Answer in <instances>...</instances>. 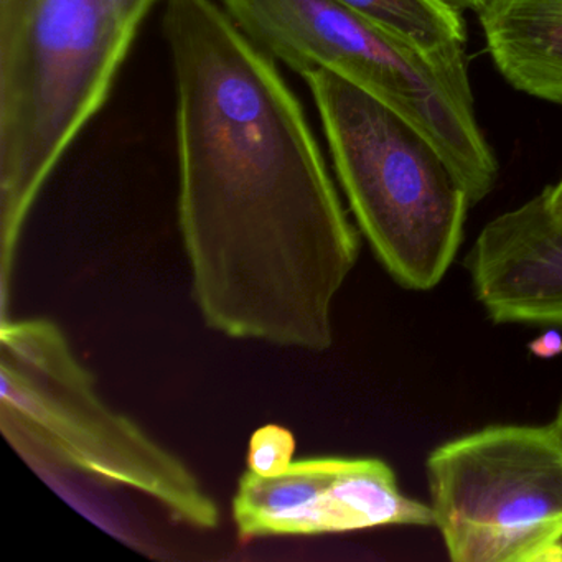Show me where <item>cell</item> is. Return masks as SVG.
Listing matches in <instances>:
<instances>
[{
	"label": "cell",
	"mask_w": 562,
	"mask_h": 562,
	"mask_svg": "<svg viewBox=\"0 0 562 562\" xmlns=\"http://www.w3.org/2000/svg\"><path fill=\"white\" fill-rule=\"evenodd\" d=\"M164 34L179 225L203 321L238 340L327 351L360 236L297 98L212 0H167Z\"/></svg>",
	"instance_id": "1"
},
{
	"label": "cell",
	"mask_w": 562,
	"mask_h": 562,
	"mask_svg": "<svg viewBox=\"0 0 562 562\" xmlns=\"http://www.w3.org/2000/svg\"><path fill=\"white\" fill-rule=\"evenodd\" d=\"M156 2L0 0L2 314L29 215L68 147L108 100Z\"/></svg>",
	"instance_id": "2"
},
{
	"label": "cell",
	"mask_w": 562,
	"mask_h": 562,
	"mask_svg": "<svg viewBox=\"0 0 562 562\" xmlns=\"http://www.w3.org/2000/svg\"><path fill=\"white\" fill-rule=\"evenodd\" d=\"M0 383L2 432L35 469L126 486L183 525L218 528V505L195 472L101 397L57 322L2 321Z\"/></svg>",
	"instance_id": "3"
},
{
	"label": "cell",
	"mask_w": 562,
	"mask_h": 562,
	"mask_svg": "<svg viewBox=\"0 0 562 562\" xmlns=\"http://www.w3.org/2000/svg\"><path fill=\"white\" fill-rule=\"evenodd\" d=\"M229 18L262 50L297 74L328 70L357 85L416 127L482 202L498 164L470 85L465 48L426 54L335 0H222Z\"/></svg>",
	"instance_id": "4"
},
{
	"label": "cell",
	"mask_w": 562,
	"mask_h": 562,
	"mask_svg": "<svg viewBox=\"0 0 562 562\" xmlns=\"http://www.w3.org/2000/svg\"><path fill=\"white\" fill-rule=\"evenodd\" d=\"M358 228L387 274L430 291L452 266L470 200L439 150L404 117L328 70L301 75Z\"/></svg>",
	"instance_id": "5"
},
{
	"label": "cell",
	"mask_w": 562,
	"mask_h": 562,
	"mask_svg": "<svg viewBox=\"0 0 562 562\" xmlns=\"http://www.w3.org/2000/svg\"><path fill=\"white\" fill-rule=\"evenodd\" d=\"M430 509L453 562L562 561V442L552 424H499L427 457Z\"/></svg>",
	"instance_id": "6"
},
{
	"label": "cell",
	"mask_w": 562,
	"mask_h": 562,
	"mask_svg": "<svg viewBox=\"0 0 562 562\" xmlns=\"http://www.w3.org/2000/svg\"><path fill=\"white\" fill-rule=\"evenodd\" d=\"M232 515L243 539L434 526L430 505L406 495L394 470L374 457H311L274 476L248 469Z\"/></svg>",
	"instance_id": "7"
},
{
	"label": "cell",
	"mask_w": 562,
	"mask_h": 562,
	"mask_svg": "<svg viewBox=\"0 0 562 562\" xmlns=\"http://www.w3.org/2000/svg\"><path fill=\"white\" fill-rule=\"evenodd\" d=\"M465 268L476 301L496 324L562 328V225L544 192L492 220Z\"/></svg>",
	"instance_id": "8"
},
{
	"label": "cell",
	"mask_w": 562,
	"mask_h": 562,
	"mask_svg": "<svg viewBox=\"0 0 562 562\" xmlns=\"http://www.w3.org/2000/svg\"><path fill=\"white\" fill-rule=\"evenodd\" d=\"M486 48L515 90L562 104V0H486Z\"/></svg>",
	"instance_id": "9"
},
{
	"label": "cell",
	"mask_w": 562,
	"mask_h": 562,
	"mask_svg": "<svg viewBox=\"0 0 562 562\" xmlns=\"http://www.w3.org/2000/svg\"><path fill=\"white\" fill-rule=\"evenodd\" d=\"M387 34L426 52L465 48L463 12L447 0H335Z\"/></svg>",
	"instance_id": "10"
},
{
	"label": "cell",
	"mask_w": 562,
	"mask_h": 562,
	"mask_svg": "<svg viewBox=\"0 0 562 562\" xmlns=\"http://www.w3.org/2000/svg\"><path fill=\"white\" fill-rule=\"evenodd\" d=\"M295 439L291 430L276 424L259 427L248 446V469L261 476H274L294 462Z\"/></svg>",
	"instance_id": "11"
},
{
	"label": "cell",
	"mask_w": 562,
	"mask_h": 562,
	"mask_svg": "<svg viewBox=\"0 0 562 562\" xmlns=\"http://www.w3.org/2000/svg\"><path fill=\"white\" fill-rule=\"evenodd\" d=\"M546 195V203H548L549 213H551L552 218L562 225V177L555 186L546 187L542 190Z\"/></svg>",
	"instance_id": "12"
},
{
	"label": "cell",
	"mask_w": 562,
	"mask_h": 562,
	"mask_svg": "<svg viewBox=\"0 0 562 562\" xmlns=\"http://www.w3.org/2000/svg\"><path fill=\"white\" fill-rule=\"evenodd\" d=\"M453 8L460 9V11H472L479 14L480 9L485 5L486 0H447Z\"/></svg>",
	"instance_id": "13"
},
{
	"label": "cell",
	"mask_w": 562,
	"mask_h": 562,
	"mask_svg": "<svg viewBox=\"0 0 562 562\" xmlns=\"http://www.w3.org/2000/svg\"><path fill=\"white\" fill-rule=\"evenodd\" d=\"M551 424L562 442V400L561 403H559L558 413H555L554 420H552Z\"/></svg>",
	"instance_id": "14"
}]
</instances>
